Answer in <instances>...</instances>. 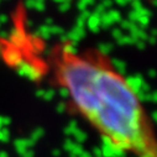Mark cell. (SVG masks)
<instances>
[{
  "instance_id": "cell-1",
  "label": "cell",
  "mask_w": 157,
  "mask_h": 157,
  "mask_svg": "<svg viewBox=\"0 0 157 157\" xmlns=\"http://www.w3.org/2000/svg\"><path fill=\"white\" fill-rule=\"evenodd\" d=\"M53 79L81 116L113 148L157 157L152 121L134 88L98 50L61 45L51 52Z\"/></svg>"
}]
</instances>
